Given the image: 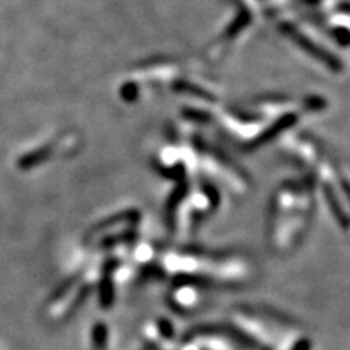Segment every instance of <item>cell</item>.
<instances>
[{"label":"cell","instance_id":"cell-12","mask_svg":"<svg viewBox=\"0 0 350 350\" xmlns=\"http://www.w3.org/2000/svg\"><path fill=\"white\" fill-rule=\"evenodd\" d=\"M86 350H111V332L106 321H94L90 326Z\"/></svg>","mask_w":350,"mask_h":350},{"label":"cell","instance_id":"cell-4","mask_svg":"<svg viewBox=\"0 0 350 350\" xmlns=\"http://www.w3.org/2000/svg\"><path fill=\"white\" fill-rule=\"evenodd\" d=\"M229 327L255 350H313L312 339L297 323L261 306L232 308Z\"/></svg>","mask_w":350,"mask_h":350},{"label":"cell","instance_id":"cell-2","mask_svg":"<svg viewBox=\"0 0 350 350\" xmlns=\"http://www.w3.org/2000/svg\"><path fill=\"white\" fill-rule=\"evenodd\" d=\"M152 266L174 281H190L204 287H243L256 278V266L248 256L190 247L157 252Z\"/></svg>","mask_w":350,"mask_h":350},{"label":"cell","instance_id":"cell-5","mask_svg":"<svg viewBox=\"0 0 350 350\" xmlns=\"http://www.w3.org/2000/svg\"><path fill=\"white\" fill-rule=\"evenodd\" d=\"M219 187L201 178L174 182L165 200V224L177 240H187L221 206Z\"/></svg>","mask_w":350,"mask_h":350},{"label":"cell","instance_id":"cell-6","mask_svg":"<svg viewBox=\"0 0 350 350\" xmlns=\"http://www.w3.org/2000/svg\"><path fill=\"white\" fill-rule=\"evenodd\" d=\"M107 258L103 253H91V258L83 262L80 269L72 274L62 286L52 292V295L44 306V317L47 321L59 325L77 312L88 299L91 291L98 284L106 271Z\"/></svg>","mask_w":350,"mask_h":350},{"label":"cell","instance_id":"cell-8","mask_svg":"<svg viewBox=\"0 0 350 350\" xmlns=\"http://www.w3.org/2000/svg\"><path fill=\"white\" fill-rule=\"evenodd\" d=\"M278 25L284 36H287L299 49L312 57L321 67H325L332 73H339L344 68V62L340 60L339 54L327 42V34L319 31L318 25L312 21L299 18L294 12L287 10L278 15Z\"/></svg>","mask_w":350,"mask_h":350},{"label":"cell","instance_id":"cell-3","mask_svg":"<svg viewBox=\"0 0 350 350\" xmlns=\"http://www.w3.org/2000/svg\"><path fill=\"white\" fill-rule=\"evenodd\" d=\"M317 183L312 175L284 180L271 196L268 242L278 255H291L304 242L317 204Z\"/></svg>","mask_w":350,"mask_h":350},{"label":"cell","instance_id":"cell-1","mask_svg":"<svg viewBox=\"0 0 350 350\" xmlns=\"http://www.w3.org/2000/svg\"><path fill=\"white\" fill-rule=\"evenodd\" d=\"M325 107V100L308 98L297 100L291 96H262L250 103L216 106L209 112L221 130L243 150H258L299 124L305 112Z\"/></svg>","mask_w":350,"mask_h":350},{"label":"cell","instance_id":"cell-11","mask_svg":"<svg viewBox=\"0 0 350 350\" xmlns=\"http://www.w3.org/2000/svg\"><path fill=\"white\" fill-rule=\"evenodd\" d=\"M204 286L190 281H175L167 301L177 313H195L204 304Z\"/></svg>","mask_w":350,"mask_h":350},{"label":"cell","instance_id":"cell-9","mask_svg":"<svg viewBox=\"0 0 350 350\" xmlns=\"http://www.w3.org/2000/svg\"><path fill=\"white\" fill-rule=\"evenodd\" d=\"M187 336L198 350H255L229 326H203Z\"/></svg>","mask_w":350,"mask_h":350},{"label":"cell","instance_id":"cell-13","mask_svg":"<svg viewBox=\"0 0 350 350\" xmlns=\"http://www.w3.org/2000/svg\"><path fill=\"white\" fill-rule=\"evenodd\" d=\"M144 350H146V349H144Z\"/></svg>","mask_w":350,"mask_h":350},{"label":"cell","instance_id":"cell-7","mask_svg":"<svg viewBox=\"0 0 350 350\" xmlns=\"http://www.w3.org/2000/svg\"><path fill=\"white\" fill-rule=\"evenodd\" d=\"M142 217L138 209H124L103 219L86 232V250L103 255L126 252L138 240Z\"/></svg>","mask_w":350,"mask_h":350},{"label":"cell","instance_id":"cell-10","mask_svg":"<svg viewBox=\"0 0 350 350\" xmlns=\"http://www.w3.org/2000/svg\"><path fill=\"white\" fill-rule=\"evenodd\" d=\"M142 339L146 350H175L178 344L172 323L165 318H152L142 326Z\"/></svg>","mask_w":350,"mask_h":350}]
</instances>
